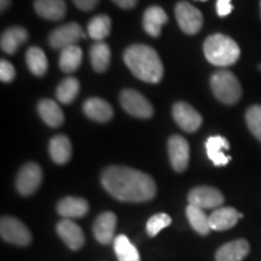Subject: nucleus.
Masks as SVG:
<instances>
[{"instance_id":"1","label":"nucleus","mask_w":261,"mask_h":261,"mask_svg":"<svg viewBox=\"0 0 261 261\" xmlns=\"http://www.w3.org/2000/svg\"><path fill=\"white\" fill-rule=\"evenodd\" d=\"M100 180L113 197L122 202H146L156 195L154 179L129 167L110 166L104 169Z\"/></svg>"},{"instance_id":"2","label":"nucleus","mask_w":261,"mask_h":261,"mask_svg":"<svg viewBox=\"0 0 261 261\" xmlns=\"http://www.w3.org/2000/svg\"><path fill=\"white\" fill-rule=\"evenodd\" d=\"M123 61L129 70L139 80L158 84L163 76V64L154 48L148 45L136 44L126 48Z\"/></svg>"},{"instance_id":"3","label":"nucleus","mask_w":261,"mask_h":261,"mask_svg":"<svg viewBox=\"0 0 261 261\" xmlns=\"http://www.w3.org/2000/svg\"><path fill=\"white\" fill-rule=\"evenodd\" d=\"M203 52L207 61L218 67H228L240 60L241 50L232 38L224 34H213L205 39Z\"/></svg>"},{"instance_id":"4","label":"nucleus","mask_w":261,"mask_h":261,"mask_svg":"<svg viewBox=\"0 0 261 261\" xmlns=\"http://www.w3.org/2000/svg\"><path fill=\"white\" fill-rule=\"evenodd\" d=\"M211 87L217 99L230 106L237 103L242 96L240 81L228 70L215 71L211 77Z\"/></svg>"},{"instance_id":"5","label":"nucleus","mask_w":261,"mask_h":261,"mask_svg":"<svg viewBox=\"0 0 261 261\" xmlns=\"http://www.w3.org/2000/svg\"><path fill=\"white\" fill-rule=\"evenodd\" d=\"M0 234L5 242L16 246H28L32 241V233L28 227L12 217H3L0 221Z\"/></svg>"},{"instance_id":"6","label":"nucleus","mask_w":261,"mask_h":261,"mask_svg":"<svg viewBox=\"0 0 261 261\" xmlns=\"http://www.w3.org/2000/svg\"><path fill=\"white\" fill-rule=\"evenodd\" d=\"M120 102L127 113L139 119H149L154 114L151 103L135 90H123L120 94Z\"/></svg>"},{"instance_id":"7","label":"nucleus","mask_w":261,"mask_h":261,"mask_svg":"<svg viewBox=\"0 0 261 261\" xmlns=\"http://www.w3.org/2000/svg\"><path fill=\"white\" fill-rule=\"evenodd\" d=\"M175 17L181 31L194 35L201 31L203 25V16L201 11L188 2H179L175 6Z\"/></svg>"},{"instance_id":"8","label":"nucleus","mask_w":261,"mask_h":261,"mask_svg":"<svg viewBox=\"0 0 261 261\" xmlns=\"http://www.w3.org/2000/svg\"><path fill=\"white\" fill-rule=\"evenodd\" d=\"M42 180V171L38 163L29 162L19 169L16 178L17 191L23 196L33 195L40 187Z\"/></svg>"},{"instance_id":"9","label":"nucleus","mask_w":261,"mask_h":261,"mask_svg":"<svg viewBox=\"0 0 261 261\" xmlns=\"http://www.w3.org/2000/svg\"><path fill=\"white\" fill-rule=\"evenodd\" d=\"M188 200L189 204L201 210H211V208H219L224 203V196L215 188L197 187L189 192Z\"/></svg>"},{"instance_id":"10","label":"nucleus","mask_w":261,"mask_h":261,"mask_svg":"<svg viewBox=\"0 0 261 261\" xmlns=\"http://www.w3.org/2000/svg\"><path fill=\"white\" fill-rule=\"evenodd\" d=\"M84 37L83 28L73 22V23H67L55 29L48 37V42H50L51 47L63 50L65 47L73 46Z\"/></svg>"},{"instance_id":"11","label":"nucleus","mask_w":261,"mask_h":261,"mask_svg":"<svg viewBox=\"0 0 261 261\" xmlns=\"http://www.w3.org/2000/svg\"><path fill=\"white\" fill-rule=\"evenodd\" d=\"M172 114L175 122L185 132L194 133L202 125V116L189 103L177 102L172 108Z\"/></svg>"},{"instance_id":"12","label":"nucleus","mask_w":261,"mask_h":261,"mask_svg":"<svg viewBox=\"0 0 261 261\" xmlns=\"http://www.w3.org/2000/svg\"><path fill=\"white\" fill-rule=\"evenodd\" d=\"M168 154L175 172H184L190 160V146L184 137L174 135L168 140Z\"/></svg>"},{"instance_id":"13","label":"nucleus","mask_w":261,"mask_h":261,"mask_svg":"<svg viewBox=\"0 0 261 261\" xmlns=\"http://www.w3.org/2000/svg\"><path fill=\"white\" fill-rule=\"evenodd\" d=\"M57 233L70 249L79 250L85 244V236L83 230L77 224L70 219H63L57 224Z\"/></svg>"},{"instance_id":"14","label":"nucleus","mask_w":261,"mask_h":261,"mask_svg":"<svg viewBox=\"0 0 261 261\" xmlns=\"http://www.w3.org/2000/svg\"><path fill=\"white\" fill-rule=\"evenodd\" d=\"M116 215L113 212H104L97 217L93 224V234L102 244H109L114 240L116 227Z\"/></svg>"},{"instance_id":"15","label":"nucleus","mask_w":261,"mask_h":261,"mask_svg":"<svg viewBox=\"0 0 261 261\" xmlns=\"http://www.w3.org/2000/svg\"><path fill=\"white\" fill-rule=\"evenodd\" d=\"M249 243L246 240L231 241L221 246L215 254L217 261H242L249 254Z\"/></svg>"},{"instance_id":"16","label":"nucleus","mask_w":261,"mask_h":261,"mask_svg":"<svg viewBox=\"0 0 261 261\" xmlns=\"http://www.w3.org/2000/svg\"><path fill=\"white\" fill-rule=\"evenodd\" d=\"M241 219V213L232 207H220L217 208L210 215L211 228L215 231H224L233 227Z\"/></svg>"},{"instance_id":"17","label":"nucleus","mask_w":261,"mask_h":261,"mask_svg":"<svg viewBox=\"0 0 261 261\" xmlns=\"http://www.w3.org/2000/svg\"><path fill=\"white\" fill-rule=\"evenodd\" d=\"M224 149H230V144L224 137L212 136L205 140V151L207 156L213 162L214 166H226L231 161L230 156H226L223 152Z\"/></svg>"},{"instance_id":"18","label":"nucleus","mask_w":261,"mask_h":261,"mask_svg":"<svg viewBox=\"0 0 261 261\" xmlns=\"http://www.w3.org/2000/svg\"><path fill=\"white\" fill-rule=\"evenodd\" d=\"M84 113L91 120L98 122H107L114 115L113 108L102 98H90L84 104Z\"/></svg>"},{"instance_id":"19","label":"nucleus","mask_w":261,"mask_h":261,"mask_svg":"<svg viewBox=\"0 0 261 261\" xmlns=\"http://www.w3.org/2000/svg\"><path fill=\"white\" fill-rule=\"evenodd\" d=\"M34 9L40 17L48 21H60L67 12L64 0H35Z\"/></svg>"},{"instance_id":"20","label":"nucleus","mask_w":261,"mask_h":261,"mask_svg":"<svg viewBox=\"0 0 261 261\" xmlns=\"http://www.w3.org/2000/svg\"><path fill=\"white\" fill-rule=\"evenodd\" d=\"M168 21L167 14L160 6H150L145 10L143 16V27L151 37H159L161 34L162 25Z\"/></svg>"},{"instance_id":"21","label":"nucleus","mask_w":261,"mask_h":261,"mask_svg":"<svg viewBox=\"0 0 261 261\" xmlns=\"http://www.w3.org/2000/svg\"><path fill=\"white\" fill-rule=\"evenodd\" d=\"M57 212L65 219L81 218L89 212V203L80 197H65L58 202Z\"/></svg>"},{"instance_id":"22","label":"nucleus","mask_w":261,"mask_h":261,"mask_svg":"<svg viewBox=\"0 0 261 261\" xmlns=\"http://www.w3.org/2000/svg\"><path fill=\"white\" fill-rule=\"evenodd\" d=\"M39 115L50 127H60L64 122V114L60 106L52 99H42L38 104Z\"/></svg>"},{"instance_id":"23","label":"nucleus","mask_w":261,"mask_h":261,"mask_svg":"<svg viewBox=\"0 0 261 261\" xmlns=\"http://www.w3.org/2000/svg\"><path fill=\"white\" fill-rule=\"evenodd\" d=\"M28 32L22 27L8 28L3 33L0 45L2 50L9 55H14L23 42L27 41Z\"/></svg>"},{"instance_id":"24","label":"nucleus","mask_w":261,"mask_h":261,"mask_svg":"<svg viewBox=\"0 0 261 261\" xmlns=\"http://www.w3.org/2000/svg\"><path fill=\"white\" fill-rule=\"evenodd\" d=\"M48 151L52 161L57 165H64L71 158V143L68 137L58 135L50 140Z\"/></svg>"},{"instance_id":"25","label":"nucleus","mask_w":261,"mask_h":261,"mask_svg":"<svg viewBox=\"0 0 261 261\" xmlns=\"http://www.w3.org/2000/svg\"><path fill=\"white\" fill-rule=\"evenodd\" d=\"M110 56H112L110 48L108 44L103 41L96 42L90 48L91 63L97 73H104L108 69L110 63Z\"/></svg>"},{"instance_id":"26","label":"nucleus","mask_w":261,"mask_h":261,"mask_svg":"<svg viewBox=\"0 0 261 261\" xmlns=\"http://www.w3.org/2000/svg\"><path fill=\"white\" fill-rule=\"evenodd\" d=\"M25 62H27L28 69L32 74L37 76H42L46 74L48 68V62L45 52L40 47L33 46L29 47L25 54Z\"/></svg>"},{"instance_id":"27","label":"nucleus","mask_w":261,"mask_h":261,"mask_svg":"<svg viewBox=\"0 0 261 261\" xmlns=\"http://www.w3.org/2000/svg\"><path fill=\"white\" fill-rule=\"evenodd\" d=\"M83 61V51L77 45L65 47L60 56V68L64 73H73L80 67Z\"/></svg>"},{"instance_id":"28","label":"nucleus","mask_w":261,"mask_h":261,"mask_svg":"<svg viewBox=\"0 0 261 261\" xmlns=\"http://www.w3.org/2000/svg\"><path fill=\"white\" fill-rule=\"evenodd\" d=\"M187 217L189 219V223L192 226V228L200 234H208L211 232V224H210V217H207L203 210L201 208L195 207V205L189 204L187 207Z\"/></svg>"},{"instance_id":"29","label":"nucleus","mask_w":261,"mask_h":261,"mask_svg":"<svg viewBox=\"0 0 261 261\" xmlns=\"http://www.w3.org/2000/svg\"><path fill=\"white\" fill-rule=\"evenodd\" d=\"M114 250L119 261H140L138 250L125 234H120L114 240Z\"/></svg>"},{"instance_id":"30","label":"nucleus","mask_w":261,"mask_h":261,"mask_svg":"<svg viewBox=\"0 0 261 261\" xmlns=\"http://www.w3.org/2000/svg\"><path fill=\"white\" fill-rule=\"evenodd\" d=\"M110 29H112V19L108 15H97L89 22L87 25V32L93 40L102 41L104 38L109 35Z\"/></svg>"},{"instance_id":"31","label":"nucleus","mask_w":261,"mask_h":261,"mask_svg":"<svg viewBox=\"0 0 261 261\" xmlns=\"http://www.w3.org/2000/svg\"><path fill=\"white\" fill-rule=\"evenodd\" d=\"M80 90V84L75 77H67L58 85L56 89V97L61 103L69 104L76 98Z\"/></svg>"},{"instance_id":"32","label":"nucleus","mask_w":261,"mask_h":261,"mask_svg":"<svg viewBox=\"0 0 261 261\" xmlns=\"http://www.w3.org/2000/svg\"><path fill=\"white\" fill-rule=\"evenodd\" d=\"M246 121L250 132L261 142V106H253L247 110Z\"/></svg>"},{"instance_id":"33","label":"nucleus","mask_w":261,"mask_h":261,"mask_svg":"<svg viewBox=\"0 0 261 261\" xmlns=\"http://www.w3.org/2000/svg\"><path fill=\"white\" fill-rule=\"evenodd\" d=\"M172 224V219L168 214L159 213L152 215L146 223V232L150 237H155L160 231Z\"/></svg>"},{"instance_id":"34","label":"nucleus","mask_w":261,"mask_h":261,"mask_svg":"<svg viewBox=\"0 0 261 261\" xmlns=\"http://www.w3.org/2000/svg\"><path fill=\"white\" fill-rule=\"evenodd\" d=\"M16 76V70L14 65L9 61L2 60L0 61V80L3 83H11Z\"/></svg>"},{"instance_id":"35","label":"nucleus","mask_w":261,"mask_h":261,"mask_svg":"<svg viewBox=\"0 0 261 261\" xmlns=\"http://www.w3.org/2000/svg\"><path fill=\"white\" fill-rule=\"evenodd\" d=\"M232 10L233 6L231 4V0H217V12L220 17L230 15Z\"/></svg>"},{"instance_id":"36","label":"nucleus","mask_w":261,"mask_h":261,"mask_svg":"<svg viewBox=\"0 0 261 261\" xmlns=\"http://www.w3.org/2000/svg\"><path fill=\"white\" fill-rule=\"evenodd\" d=\"M99 0H73V3L77 6L80 10H84V11H90L96 8Z\"/></svg>"},{"instance_id":"37","label":"nucleus","mask_w":261,"mask_h":261,"mask_svg":"<svg viewBox=\"0 0 261 261\" xmlns=\"http://www.w3.org/2000/svg\"><path fill=\"white\" fill-rule=\"evenodd\" d=\"M113 2L122 9H133L138 3V0H113Z\"/></svg>"},{"instance_id":"38","label":"nucleus","mask_w":261,"mask_h":261,"mask_svg":"<svg viewBox=\"0 0 261 261\" xmlns=\"http://www.w3.org/2000/svg\"><path fill=\"white\" fill-rule=\"evenodd\" d=\"M10 4H11V0H0V10H2V12H4L9 8Z\"/></svg>"},{"instance_id":"39","label":"nucleus","mask_w":261,"mask_h":261,"mask_svg":"<svg viewBox=\"0 0 261 261\" xmlns=\"http://www.w3.org/2000/svg\"><path fill=\"white\" fill-rule=\"evenodd\" d=\"M259 69H261V64H260V65H259Z\"/></svg>"},{"instance_id":"40","label":"nucleus","mask_w":261,"mask_h":261,"mask_svg":"<svg viewBox=\"0 0 261 261\" xmlns=\"http://www.w3.org/2000/svg\"><path fill=\"white\" fill-rule=\"evenodd\" d=\"M260 9H261V2H260Z\"/></svg>"},{"instance_id":"41","label":"nucleus","mask_w":261,"mask_h":261,"mask_svg":"<svg viewBox=\"0 0 261 261\" xmlns=\"http://www.w3.org/2000/svg\"><path fill=\"white\" fill-rule=\"evenodd\" d=\"M201 2H205V0H201Z\"/></svg>"}]
</instances>
